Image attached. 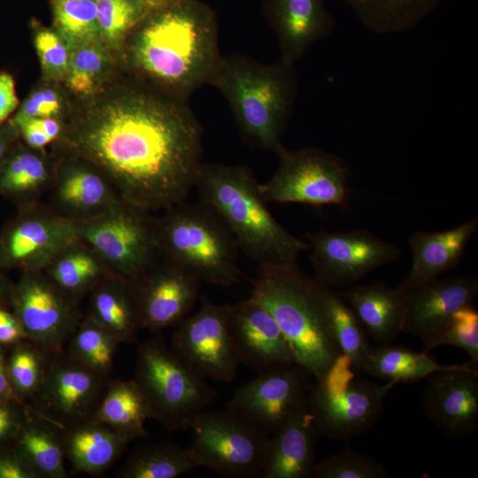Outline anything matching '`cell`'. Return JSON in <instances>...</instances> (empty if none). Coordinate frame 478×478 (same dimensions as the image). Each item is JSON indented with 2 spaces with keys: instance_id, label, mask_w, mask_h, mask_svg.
Wrapping results in <instances>:
<instances>
[{
  "instance_id": "1",
  "label": "cell",
  "mask_w": 478,
  "mask_h": 478,
  "mask_svg": "<svg viewBox=\"0 0 478 478\" xmlns=\"http://www.w3.org/2000/svg\"><path fill=\"white\" fill-rule=\"evenodd\" d=\"M202 137L185 100L131 88L63 128L59 139L124 201L151 212L185 201L202 163Z\"/></svg>"
},
{
  "instance_id": "2",
  "label": "cell",
  "mask_w": 478,
  "mask_h": 478,
  "mask_svg": "<svg viewBox=\"0 0 478 478\" xmlns=\"http://www.w3.org/2000/svg\"><path fill=\"white\" fill-rule=\"evenodd\" d=\"M131 65L179 99L212 84L222 56L215 12L200 0L150 11L131 31Z\"/></svg>"
},
{
  "instance_id": "3",
  "label": "cell",
  "mask_w": 478,
  "mask_h": 478,
  "mask_svg": "<svg viewBox=\"0 0 478 478\" xmlns=\"http://www.w3.org/2000/svg\"><path fill=\"white\" fill-rule=\"evenodd\" d=\"M194 187L199 201L221 217L238 249L258 266L297 267L300 253L310 249L271 214L247 166L202 162Z\"/></svg>"
},
{
  "instance_id": "4",
  "label": "cell",
  "mask_w": 478,
  "mask_h": 478,
  "mask_svg": "<svg viewBox=\"0 0 478 478\" xmlns=\"http://www.w3.org/2000/svg\"><path fill=\"white\" fill-rule=\"evenodd\" d=\"M272 315L295 359L315 379L341 354L325 310L322 284L298 267L258 266L251 297Z\"/></svg>"
},
{
  "instance_id": "5",
  "label": "cell",
  "mask_w": 478,
  "mask_h": 478,
  "mask_svg": "<svg viewBox=\"0 0 478 478\" xmlns=\"http://www.w3.org/2000/svg\"><path fill=\"white\" fill-rule=\"evenodd\" d=\"M212 85L227 101L243 135L277 152L297 95L294 64H264L243 55L221 58Z\"/></svg>"
},
{
  "instance_id": "6",
  "label": "cell",
  "mask_w": 478,
  "mask_h": 478,
  "mask_svg": "<svg viewBox=\"0 0 478 478\" xmlns=\"http://www.w3.org/2000/svg\"><path fill=\"white\" fill-rule=\"evenodd\" d=\"M160 257L201 281L231 286L240 281L238 246L221 217L199 201H185L157 219Z\"/></svg>"
},
{
  "instance_id": "7",
  "label": "cell",
  "mask_w": 478,
  "mask_h": 478,
  "mask_svg": "<svg viewBox=\"0 0 478 478\" xmlns=\"http://www.w3.org/2000/svg\"><path fill=\"white\" fill-rule=\"evenodd\" d=\"M134 379L150 404L152 419L171 432L189 428L218 397L159 335L139 344Z\"/></svg>"
},
{
  "instance_id": "8",
  "label": "cell",
  "mask_w": 478,
  "mask_h": 478,
  "mask_svg": "<svg viewBox=\"0 0 478 478\" xmlns=\"http://www.w3.org/2000/svg\"><path fill=\"white\" fill-rule=\"evenodd\" d=\"M74 224L78 238L97 253L112 274L129 283L160 258L157 219L122 198Z\"/></svg>"
},
{
  "instance_id": "9",
  "label": "cell",
  "mask_w": 478,
  "mask_h": 478,
  "mask_svg": "<svg viewBox=\"0 0 478 478\" xmlns=\"http://www.w3.org/2000/svg\"><path fill=\"white\" fill-rule=\"evenodd\" d=\"M351 361L340 354L331 367L311 384L307 404L320 434L350 440L368 432L380 419L385 385L361 378Z\"/></svg>"
},
{
  "instance_id": "10",
  "label": "cell",
  "mask_w": 478,
  "mask_h": 478,
  "mask_svg": "<svg viewBox=\"0 0 478 478\" xmlns=\"http://www.w3.org/2000/svg\"><path fill=\"white\" fill-rule=\"evenodd\" d=\"M188 449L197 467L230 478L261 477L269 436L241 414L205 410L192 421Z\"/></svg>"
},
{
  "instance_id": "11",
  "label": "cell",
  "mask_w": 478,
  "mask_h": 478,
  "mask_svg": "<svg viewBox=\"0 0 478 478\" xmlns=\"http://www.w3.org/2000/svg\"><path fill=\"white\" fill-rule=\"evenodd\" d=\"M279 166L266 182L260 184L263 199L281 204L343 205L349 196L351 171L340 157L316 148L276 152Z\"/></svg>"
},
{
  "instance_id": "12",
  "label": "cell",
  "mask_w": 478,
  "mask_h": 478,
  "mask_svg": "<svg viewBox=\"0 0 478 478\" xmlns=\"http://www.w3.org/2000/svg\"><path fill=\"white\" fill-rule=\"evenodd\" d=\"M10 308L35 345L53 353L65 345L83 319L79 303L54 284L43 271H22L13 282Z\"/></svg>"
},
{
  "instance_id": "13",
  "label": "cell",
  "mask_w": 478,
  "mask_h": 478,
  "mask_svg": "<svg viewBox=\"0 0 478 478\" xmlns=\"http://www.w3.org/2000/svg\"><path fill=\"white\" fill-rule=\"evenodd\" d=\"M109 381L64 350L48 353L42 382L28 405L58 429L69 428L92 418Z\"/></svg>"
},
{
  "instance_id": "14",
  "label": "cell",
  "mask_w": 478,
  "mask_h": 478,
  "mask_svg": "<svg viewBox=\"0 0 478 478\" xmlns=\"http://www.w3.org/2000/svg\"><path fill=\"white\" fill-rule=\"evenodd\" d=\"M316 281L327 287L348 288L372 271L395 262L400 250L366 229L306 233Z\"/></svg>"
},
{
  "instance_id": "15",
  "label": "cell",
  "mask_w": 478,
  "mask_h": 478,
  "mask_svg": "<svg viewBox=\"0 0 478 478\" xmlns=\"http://www.w3.org/2000/svg\"><path fill=\"white\" fill-rule=\"evenodd\" d=\"M0 229V268L42 271L65 247L77 241L74 220L53 209L31 204Z\"/></svg>"
},
{
  "instance_id": "16",
  "label": "cell",
  "mask_w": 478,
  "mask_h": 478,
  "mask_svg": "<svg viewBox=\"0 0 478 478\" xmlns=\"http://www.w3.org/2000/svg\"><path fill=\"white\" fill-rule=\"evenodd\" d=\"M228 309L202 297L199 310L177 325L172 336V351L204 380L229 382L235 377L240 361L228 331Z\"/></svg>"
},
{
  "instance_id": "17",
  "label": "cell",
  "mask_w": 478,
  "mask_h": 478,
  "mask_svg": "<svg viewBox=\"0 0 478 478\" xmlns=\"http://www.w3.org/2000/svg\"><path fill=\"white\" fill-rule=\"evenodd\" d=\"M258 374L234 391L227 407L273 435L305 403L311 374L297 364Z\"/></svg>"
},
{
  "instance_id": "18",
  "label": "cell",
  "mask_w": 478,
  "mask_h": 478,
  "mask_svg": "<svg viewBox=\"0 0 478 478\" xmlns=\"http://www.w3.org/2000/svg\"><path fill=\"white\" fill-rule=\"evenodd\" d=\"M201 281L160 258L130 282L142 328L158 332L179 325L196 304Z\"/></svg>"
},
{
  "instance_id": "19",
  "label": "cell",
  "mask_w": 478,
  "mask_h": 478,
  "mask_svg": "<svg viewBox=\"0 0 478 478\" xmlns=\"http://www.w3.org/2000/svg\"><path fill=\"white\" fill-rule=\"evenodd\" d=\"M227 327L240 363L258 373L296 364L274 319L253 298L229 305Z\"/></svg>"
},
{
  "instance_id": "20",
  "label": "cell",
  "mask_w": 478,
  "mask_h": 478,
  "mask_svg": "<svg viewBox=\"0 0 478 478\" xmlns=\"http://www.w3.org/2000/svg\"><path fill=\"white\" fill-rule=\"evenodd\" d=\"M423 394L426 415L451 437L478 428V369H451L428 376Z\"/></svg>"
},
{
  "instance_id": "21",
  "label": "cell",
  "mask_w": 478,
  "mask_h": 478,
  "mask_svg": "<svg viewBox=\"0 0 478 478\" xmlns=\"http://www.w3.org/2000/svg\"><path fill=\"white\" fill-rule=\"evenodd\" d=\"M404 293L401 333L420 338L440 327L459 308L473 304L478 294V279L474 275L437 278Z\"/></svg>"
},
{
  "instance_id": "22",
  "label": "cell",
  "mask_w": 478,
  "mask_h": 478,
  "mask_svg": "<svg viewBox=\"0 0 478 478\" xmlns=\"http://www.w3.org/2000/svg\"><path fill=\"white\" fill-rule=\"evenodd\" d=\"M326 0H263L264 15L275 34L282 60L294 64L335 26Z\"/></svg>"
},
{
  "instance_id": "23",
  "label": "cell",
  "mask_w": 478,
  "mask_h": 478,
  "mask_svg": "<svg viewBox=\"0 0 478 478\" xmlns=\"http://www.w3.org/2000/svg\"><path fill=\"white\" fill-rule=\"evenodd\" d=\"M320 435L306 400L269 438L261 477L312 478Z\"/></svg>"
},
{
  "instance_id": "24",
  "label": "cell",
  "mask_w": 478,
  "mask_h": 478,
  "mask_svg": "<svg viewBox=\"0 0 478 478\" xmlns=\"http://www.w3.org/2000/svg\"><path fill=\"white\" fill-rule=\"evenodd\" d=\"M77 158L76 164L55 169L50 187L53 210L74 221L91 218L121 199L101 170Z\"/></svg>"
},
{
  "instance_id": "25",
  "label": "cell",
  "mask_w": 478,
  "mask_h": 478,
  "mask_svg": "<svg viewBox=\"0 0 478 478\" xmlns=\"http://www.w3.org/2000/svg\"><path fill=\"white\" fill-rule=\"evenodd\" d=\"M477 227L478 218L475 216L448 230L411 233L408 243L412 252V263L407 277L398 288L403 291L409 290L455 268L461 262Z\"/></svg>"
},
{
  "instance_id": "26",
  "label": "cell",
  "mask_w": 478,
  "mask_h": 478,
  "mask_svg": "<svg viewBox=\"0 0 478 478\" xmlns=\"http://www.w3.org/2000/svg\"><path fill=\"white\" fill-rule=\"evenodd\" d=\"M352 309L367 336L379 344H389L401 333L405 293L386 283L355 285L337 291Z\"/></svg>"
},
{
  "instance_id": "27",
  "label": "cell",
  "mask_w": 478,
  "mask_h": 478,
  "mask_svg": "<svg viewBox=\"0 0 478 478\" xmlns=\"http://www.w3.org/2000/svg\"><path fill=\"white\" fill-rule=\"evenodd\" d=\"M65 457L73 471L97 474L123 453L130 440L92 419L59 429Z\"/></svg>"
},
{
  "instance_id": "28",
  "label": "cell",
  "mask_w": 478,
  "mask_h": 478,
  "mask_svg": "<svg viewBox=\"0 0 478 478\" xmlns=\"http://www.w3.org/2000/svg\"><path fill=\"white\" fill-rule=\"evenodd\" d=\"M87 316L112 334L120 342L137 343L142 328L132 287L109 273L89 293Z\"/></svg>"
},
{
  "instance_id": "29",
  "label": "cell",
  "mask_w": 478,
  "mask_h": 478,
  "mask_svg": "<svg viewBox=\"0 0 478 478\" xmlns=\"http://www.w3.org/2000/svg\"><path fill=\"white\" fill-rule=\"evenodd\" d=\"M42 150L17 144L0 167V196L17 209L37 204L50 189L55 169Z\"/></svg>"
},
{
  "instance_id": "30",
  "label": "cell",
  "mask_w": 478,
  "mask_h": 478,
  "mask_svg": "<svg viewBox=\"0 0 478 478\" xmlns=\"http://www.w3.org/2000/svg\"><path fill=\"white\" fill-rule=\"evenodd\" d=\"M91 419L132 441L147 436L145 423L152 412L135 379H110Z\"/></svg>"
},
{
  "instance_id": "31",
  "label": "cell",
  "mask_w": 478,
  "mask_h": 478,
  "mask_svg": "<svg viewBox=\"0 0 478 478\" xmlns=\"http://www.w3.org/2000/svg\"><path fill=\"white\" fill-rule=\"evenodd\" d=\"M451 369H477L470 361L464 364L444 365L425 352H416L404 346L380 344L371 348L363 365V371L384 383L388 391L397 383H412L432 374Z\"/></svg>"
},
{
  "instance_id": "32",
  "label": "cell",
  "mask_w": 478,
  "mask_h": 478,
  "mask_svg": "<svg viewBox=\"0 0 478 478\" xmlns=\"http://www.w3.org/2000/svg\"><path fill=\"white\" fill-rule=\"evenodd\" d=\"M10 444L35 478L67 477L59 429L30 407L27 419Z\"/></svg>"
},
{
  "instance_id": "33",
  "label": "cell",
  "mask_w": 478,
  "mask_h": 478,
  "mask_svg": "<svg viewBox=\"0 0 478 478\" xmlns=\"http://www.w3.org/2000/svg\"><path fill=\"white\" fill-rule=\"evenodd\" d=\"M42 271L78 303L111 273L97 253L80 239L62 249Z\"/></svg>"
},
{
  "instance_id": "34",
  "label": "cell",
  "mask_w": 478,
  "mask_h": 478,
  "mask_svg": "<svg viewBox=\"0 0 478 478\" xmlns=\"http://www.w3.org/2000/svg\"><path fill=\"white\" fill-rule=\"evenodd\" d=\"M359 20L380 34L406 32L425 19L444 0H341Z\"/></svg>"
},
{
  "instance_id": "35",
  "label": "cell",
  "mask_w": 478,
  "mask_h": 478,
  "mask_svg": "<svg viewBox=\"0 0 478 478\" xmlns=\"http://www.w3.org/2000/svg\"><path fill=\"white\" fill-rule=\"evenodd\" d=\"M197 468L188 447L169 442L137 448L121 466V478H176Z\"/></svg>"
},
{
  "instance_id": "36",
  "label": "cell",
  "mask_w": 478,
  "mask_h": 478,
  "mask_svg": "<svg viewBox=\"0 0 478 478\" xmlns=\"http://www.w3.org/2000/svg\"><path fill=\"white\" fill-rule=\"evenodd\" d=\"M322 297L329 326L342 355L359 372L371 350L358 317L337 291L322 284Z\"/></svg>"
},
{
  "instance_id": "37",
  "label": "cell",
  "mask_w": 478,
  "mask_h": 478,
  "mask_svg": "<svg viewBox=\"0 0 478 478\" xmlns=\"http://www.w3.org/2000/svg\"><path fill=\"white\" fill-rule=\"evenodd\" d=\"M120 342L88 316L67 342L66 353L90 370L110 377Z\"/></svg>"
},
{
  "instance_id": "38",
  "label": "cell",
  "mask_w": 478,
  "mask_h": 478,
  "mask_svg": "<svg viewBox=\"0 0 478 478\" xmlns=\"http://www.w3.org/2000/svg\"><path fill=\"white\" fill-rule=\"evenodd\" d=\"M51 6L56 31L72 48L101 40L96 0H51Z\"/></svg>"
},
{
  "instance_id": "39",
  "label": "cell",
  "mask_w": 478,
  "mask_h": 478,
  "mask_svg": "<svg viewBox=\"0 0 478 478\" xmlns=\"http://www.w3.org/2000/svg\"><path fill=\"white\" fill-rule=\"evenodd\" d=\"M420 339L425 353L442 345L455 346L469 355L471 363L478 365V312L473 305L463 306Z\"/></svg>"
},
{
  "instance_id": "40",
  "label": "cell",
  "mask_w": 478,
  "mask_h": 478,
  "mask_svg": "<svg viewBox=\"0 0 478 478\" xmlns=\"http://www.w3.org/2000/svg\"><path fill=\"white\" fill-rule=\"evenodd\" d=\"M11 347L6 357L9 379L15 395L26 403L40 387L48 353L27 339Z\"/></svg>"
},
{
  "instance_id": "41",
  "label": "cell",
  "mask_w": 478,
  "mask_h": 478,
  "mask_svg": "<svg viewBox=\"0 0 478 478\" xmlns=\"http://www.w3.org/2000/svg\"><path fill=\"white\" fill-rule=\"evenodd\" d=\"M101 40L119 48L150 12L138 0H96Z\"/></svg>"
},
{
  "instance_id": "42",
  "label": "cell",
  "mask_w": 478,
  "mask_h": 478,
  "mask_svg": "<svg viewBox=\"0 0 478 478\" xmlns=\"http://www.w3.org/2000/svg\"><path fill=\"white\" fill-rule=\"evenodd\" d=\"M107 54L101 40L72 48L70 68L66 79L68 87L83 96L92 94L106 67Z\"/></svg>"
},
{
  "instance_id": "43",
  "label": "cell",
  "mask_w": 478,
  "mask_h": 478,
  "mask_svg": "<svg viewBox=\"0 0 478 478\" xmlns=\"http://www.w3.org/2000/svg\"><path fill=\"white\" fill-rule=\"evenodd\" d=\"M387 469L376 459L350 448L316 462L312 478H386Z\"/></svg>"
},
{
  "instance_id": "44",
  "label": "cell",
  "mask_w": 478,
  "mask_h": 478,
  "mask_svg": "<svg viewBox=\"0 0 478 478\" xmlns=\"http://www.w3.org/2000/svg\"><path fill=\"white\" fill-rule=\"evenodd\" d=\"M34 44L43 74L51 80H66L70 68L72 47L56 30L35 32Z\"/></svg>"
},
{
  "instance_id": "45",
  "label": "cell",
  "mask_w": 478,
  "mask_h": 478,
  "mask_svg": "<svg viewBox=\"0 0 478 478\" xmlns=\"http://www.w3.org/2000/svg\"><path fill=\"white\" fill-rule=\"evenodd\" d=\"M61 110L62 104L57 92L45 88L30 94L10 121L15 125L33 118H57Z\"/></svg>"
},
{
  "instance_id": "46",
  "label": "cell",
  "mask_w": 478,
  "mask_h": 478,
  "mask_svg": "<svg viewBox=\"0 0 478 478\" xmlns=\"http://www.w3.org/2000/svg\"><path fill=\"white\" fill-rule=\"evenodd\" d=\"M28 414L29 406L27 403L0 400V445L12 442Z\"/></svg>"
},
{
  "instance_id": "47",
  "label": "cell",
  "mask_w": 478,
  "mask_h": 478,
  "mask_svg": "<svg viewBox=\"0 0 478 478\" xmlns=\"http://www.w3.org/2000/svg\"><path fill=\"white\" fill-rule=\"evenodd\" d=\"M0 478H35L10 443L0 445Z\"/></svg>"
},
{
  "instance_id": "48",
  "label": "cell",
  "mask_w": 478,
  "mask_h": 478,
  "mask_svg": "<svg viewBox=\"0 0 478 478\" xmlns=\"http://www.w3.org/2000/svg\"><path fill=\"white\" fill-rule=\"evenodd\" d=\"M26 339L21 324L14 312L10 307L0 304V345L11 347Z\"/></svg>"
},
{
  "instance_id": "49",
  "label": "cell",
  "mask_w": 478,
  "mask_h": 478,
  "mask_svg": "<svg viewBox=\"0 0 478 478\" xmlns=\"http://www.w3.org/2000/svg\"><path fill=\"white\" fill-rule=\"evenodd\" d=\"M19 104L13 77L6 72H0V126L9 120Z\"/></svg>"
},
{
  "instance_id": "50",
  "label": "cell",
  "mask_w": 478,
  "mask_h": 478,
  "mask_svg": "<svg viewBox=\"0 0 478 478\" xmlns=\"http://www.w3.org/2000/svg\"><path fill=\"white\" fill-rule=\"evenodd\" d=\"M14 125V124H13ZM25 145L35 150H43L51 143L49 136L35 123L32 119L20 121L14 125Z\"/></svg>"
},
{
  "instance_id": "51",
  "label": "cell",
  "mask_w": 478,
  "mask_h": 478,
  "mask_svg": "<svg viewBox=\"0 0 478 478\" xmlns=\"http://www.w3.org/2000/svg\"><path fill=\"white\" fill-rule=\"evenodd\" d=\"M19 138V131L10 120L0 126V167L18 144Z\"/></svg>"
},
{
  "instance_id": "52",
  "label": "cell",
  "mask_w": 478,
  "mask_h": 478,
  "mask_svg": "<svg viewBox=\"0 0 478 478\" xmlns=\"http://www.w3.org/2000/svg\"><path fill=\"white\" fill-rule=\"evenodd\" d=\"M0 400H17L23 402L18 398L12 389L7 371L6 356L2 345H0Z\"/></svg>"
},
{
  "instance_id": "53",
  "label": "cell",
  "mask_w": 478,
  "mask_h": 478,
  "mask_svg": "<svg viewBox=\"0 0 478 478\" xmlns=\"http://www.w3.org/2000/svg\"><path fill=\"white\" fill-rule=\"evenodd\" d=\"M35 123L49 136L51 142L58 140L63 133V126L57 118H33Z\"/></svg>"
},
{
  "instance_id": "54",
  "label": "cell",
  "mask_w": 478,
  "mask_h": 478,
  "mask_svg": "<svg viewBox=\"0 0 478 478\" xmlns=\"http://www.w3.org/2000/svg\"><path fill=\"white\" fill-rule=\"evenodd\" d=\"M12 288L13 282L5 274V271L0 268V304L10 307Z\"/></svg>"
},
{
  "instance_id": "55",
  "label": "cell",
  "mask_w": 478,
  "mask_h": 478,
  "mask_svg": "<svg viewBox=\"0 0 478 478\" xmlns=\"http://www.w3.org/2000/svg\"><path fill=\"white\" fill-rule=\"evenodd\" d=\"M148 11L166 6L176 0H138Z\"/></svg>"
}]
</instances>
